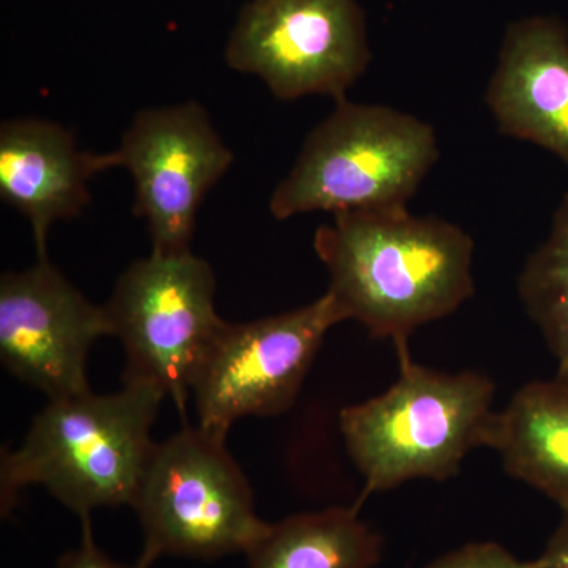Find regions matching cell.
Segmentation results:
<instances>
[{
    "mask_svg": "<svg viewBox=\"0 0 568 568\" xmlns=\"http://www.w3.org/2000/svg\"><path fill=\"white\" fill-rule=\"evenodd\" d=\"M399 375L383 394L347 406L338 417L364 495L410 480L457 477L476 448L488 447L495 384L477 372L446 373L398 351Z\"/></svg>",
    "mask_w": 568,
    "mask_h": 568,
    "instance_id": "cell-3",
    "label": "cell"
},
{
    "mask_svg": "<svg viewBox=\"0 0 568 568\" xmlns=\"http://www.w3.org/2000/svg\"><path fill=\"white\" fill-rule=\"evenodd\" d=\"M164 398L152 384L123 383L114 394L48 399L21 446L0 457L2 517L31 485L47 488L80 518L97 508L132 507Z\"/></svg>",
    "mask_w": 568,
    "mask_h": 568,
    "instance_id": "cell-2",
    "label": "cell"
},
{
    "mask_svg": "<svg viewBox=\"0 0 568 568\" xmlns=\"http://www.w3.org/2000/svg\"><path fill=\"white\" fill-rule=\"evenodd\" d=\"M132 508L144 544L138 568L155 560L248 555L271 523L257 517L253 489L226 447V435L185 422L156 443Z\"/></svg>",
    "mask_w": 568,
    "mask_h": 568,
    "instance_id": "cell-5",
    "label": "cell"
},
{
    "mask_svg": "<svg viewBox=\"0 0 568 568\" xmlns=\"http://www.w3.org/2000/svg\"><path fill=\"white\" fill-rule=\"evenodd\" d=\"M102 336H112L104 305L92 304L50 260L2 275L0 362L48 399L91 390L88 357Z\"/></svg>",
    "mask_w": 568,
    "mask_h": 568,
    "instance_id": "cell-10",
    "label": "cell"
},
{
    "mask_svg": "<svg viewBox=\"0 0 568 568\" xmlns=\"http://www.w3.org/2000/svg\"><path fill=\"white\" fill-rule=\"evenodd\" d=\"M134 182V215L148 223L152 253L192 252L204 197L234 163V153L196 102L148 108L134 115L115 149Z\"/></svg>",
    "mask_w": 568,
    "mask_h": 568,
    "instance_id": "cell-9",
    "label": "cell"
},
{
    "mask_svg": "<svg viewBox=\"0 0 568 568\" xmlns=\"http://www.w3.org/2000/svg\"><path fill=\"white\" fill-rule=\"evenodd\" d=\"M487 104L504 136L532 142L568 164V31L552 18L508 28Z\"/></svg>",
    "mask_w": 568,
    "mask_h": 568,
    "instance_id": "cell-12",
    "label": "cell"
},
{
    "mask_svg": "<svg viewBox=\"0 0 568 568\" xmlns=\"http://www.w3.org/2000/svg\"><path fill=\"white\" fill-rule=\"evenodd\" d=\"M82 537L80 547L63 555L58 568H138L115 562L97 547L92 536L91 517L81 518Z\"/></svg>",
    "mask_w": 568,
    "mask_h": 568,
    "instance_id": "cell-17",
    "label": "cell"
},
{
    "mask_svg": "<svg viewBox=\"0 0 568 568\" xmlns=\"http://www.w3.org/2000/svg\"><path fill=\"white\" fill-rule=\"evenodd\" d=\"M212 265L193 252L134 261L104 304L121 339L123 383H148L185 417L194 379L226 321L215 310Z\"/></svg>",
    "mask_w": 568,
    "mask_h": 568,
    "instance_id": "cell-6",
    "label": "cell"
},
{
    "mask_svg": "<svg viewBox=\"0 0 568 568\" xmlns=\"http://www.w3.org/2000/svg\"><path fill=\"white\" fill-rule=\"evenodd\" d=\"M488 448L508 476L568 511V375L532 381L496 410Z\"/></svg>",
    "mask_w": 568,
    "mask_h": 568,
    "instance_id": "cell-13",
    "label": "cell"
},
{
    "mask_svg": "<svg viewBox=\"0 0 568 568\" xmlns=\"http://www.w3.org/2000/svg\"><path fill=\"white\" fill-rule=\"evenodd\" d=\"M518 294L558 364L556 372L568 375V193L556 209L547 241L519 275Z\"/></svg>",
    "mask_w": 568,
    "mask_h": 568,
    "instance_id": "cell-15",
    "label": "cell"
},
{
    "mask_svg": "<svg viewBox=\"0 0 568 568\" xmlns=\"http://www.w3.org/2000/svg\"><path fill=\"white\" fill-rule=\"evenodd\" d=\"M383 548L358 507H331L274 523L246 558L248 568H376Z\"/></svg>",
    "mask_w": 568,
    "mask_h": 568,
    "instance_id": "cell-14",
    "label": "cell"
},
{
    "mask_svg": "<svg viewBox=\"0 0 568 568\" xmlns=\"http://www.w3.org/2000/svg\"><path fill=\"white\" fill-rule=\"evenodd\" d=\"M346 321L331 293L250 323H224L194 379L197 426L226 435L245 417L293 407L325 335Z\"/></svg>",
    "mask_w": 568,
    "mask_h": 568,
    "instance_id": "cell-7",
    "label": "cell"
},
{
    "mask_svg": "<svg viewBox=\"0 0 568 568\" xmlns=\"http://www.w3.org/2000/svg\"><path fill=\"white\" fill-rule=\"evenodd\" d=\"M536 560L538 568H568V511H564L558 528Z\"/></svg>",
    "mask_w": 568,
    "mask_h": 568,
    "instance_id": "cell-18",
    "label": "cell"
},
{
    "mask_svg": "<svg viewBox=\"0 0 568 568\" xmlns=\"http://www.w3.org/2000/svg\"><path fill=\"white\" fill-rule=\"evenodd\" d=\"M424 568H538L537 560H521L495 541L465 545Z\"/></svg>",
    "mask_w": 568,
    "mask_h": 568,
    "instance_id": "cell-16",
    "label": "cell"
},
{
    "mask_svg": "<svg viewBox=\"0 0 568 568\" xmlns=\"http://www.w3.org/2000/svg\"><path fill=\"white\" fill-rule=\"evenodd\" d=\"M313 246L346 321L390 339L396 353L409 349L417 328L450 316L476 293L473 237L407 205L334 213Z\"/></svg>",
    "mask_w": 568,
    "mask_h": 568,
    "instance_id": "cell-1",
    "label": "cell"
},
{
    "mask_svg": "<svg viewBox=\"0 0 568 568\" xmlns=\"http://www.w3.org/2000/svg\"><path fill=\"white\" fill-rule=\"evenodd\" d=\"M112 168L115 152L81 151L59 123L21 118L0 126V197L31 223L39 260H48L52 224L81 215L89 182Z\"/></svg>",
    "mask_w": 568,
    "mask_h": 568,
    "instance_id": "cell-11",
    "label": "cell"
},
{
    "mask_svg": "<svg viewBox=\"0 0 568 568\" xmlns=\"http://www.w3.org/2000/svg\"><path fill=\"white\" fill-rule=\"evenodd\" d=\"M276 99L328 95L335 102L365 73L372 52L355 0H250L224 51Z\"/></svg>",
    "mask_w": 568,
    "mask_h": 568,
    "instance_id": "cell-8",
    "label": "cell"
},
{
    "mask_svg": "<svg viewBox=\"0 0 568 568\" xmlns=\"http://www.w3.org/2000/svg\"><path fill=\"white\" fill-rule=\"evenodd\" d=\"M439 159L429 123L381 104L342 100L308 134L268 201L274 219L399 207Z\"/></svg>",
    "mask_w": 568,
    "mask_h": 568,
    "instance_id": "cell-4",
    "label": "cell"
}]
</instances>
